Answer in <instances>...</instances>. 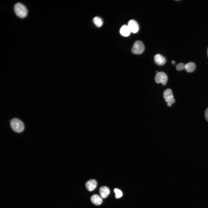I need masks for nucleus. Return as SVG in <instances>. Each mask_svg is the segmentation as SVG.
<instances>
[{"mask_svg": "<svg viewBox=\"0 0 208 208\" xmlns=\"http://www.w3.org/2000/svg\"><path fill=\"white\" fill-rule=\"evenodd\" d=\"M14 10L16 15L21 18L27 16L28 11L26 7L20 3H16L14 6Z\"/></svg>", "mask_w": 208, "mask_h": 208, "instance_id": "f257e3e1", "label": "nucleus"}, {"mask_svg": "<svg viewBox=\"0 0 208 208\" xmlns=\"http://www.w3.org/2000/svg\"><path fill=\"white\" fill-rule=\"evenodd\" d=\"M10 125L13 130L17 133L22 132L24 129V125L23 122L17 118L12 119L10 121Z\"/></svg>", "mask_w": 208, "mask_h": 208, "instance_id": "f03ea898", "label": "nucleus"}, {"mask_svg": "<svg viewBox=\"0 0 208 208\" xmlns=\"http://www.w3.org/2000/svg\"><path fill=\"white\" fill-rule=\"evenodd\" d=\"M144 46L141 41L137 40L135 42L131 49L132 52L135 54H140L143 52Z\"/></svg>", "mask_w": 208, "mask_h": 208, "instance_id": "7ed1b4c3", "label": "nucleus"}, {"mask_svg": "<svg viewBox=\"0 0 208 208\" xmlns=\"http://www.w3.org/2000/svg\"><path fill=\"white\" fill-rule=\"evenodd\" d=\"M155 79L157 83H161L163 85H165L167 82L168 77L165 73L162 72H160L157 73L156 75Z\"/></svg>", "mask_w": 208, "mask_h": 208, "instance_id": "20e7f679", "label": "nucleus"}, {"mask_svg": "<svg viewBox=\"0 0 208 208\" xmlns=\"http://www.w3.org/2000/svg\"><path fill=\"white\" fill-rule=\"evenodd\" d=\"M127 26L131 32L135 33L139 30V26L137 22L134 20H131L128 22Z\"/></svg>", "mask_w": 208, "mask_h": 208, "instance_id": "39448f33", "label": "nucleus"}, {"mask_svg": "<svg viewBox=\"0 0 208 208\" xmlns=\"http://www.w3.org/2000/svg\"><path fill=\"white\" fill-rule=\"evenodd\" d=\"M154 61L156 64L159 66H162L166 62L165 58L161 55L158 54L154 57Z\"/></svg>", "mask_w": 208, "mask_h": 208, "instance_id": "423d86ee", "label": "nucleus"}, {"mask_svg": "<svg viewBox=\"0 0 208 208\" xmlns=\"http://www.w3.org/2000/svg\"><path fill=\"white\" fill-rule=\"evenodd\" d=\"M97 185V182L94 179H91L87 181L86 184L87 189L89 191L93 190Z\"/></svg>", "mask_w": 208, "mask_h": 208, "instance_id": "0eeeda50", "label": "nucleus"}, {"mask_svg": "<svg viewBox=\"0 0 208 208\" xmlns=\"http://www.w3.org/2000/svg\"><path fill=\"white\" fill-rule=\"evenodd\" d=\"M99 192L101 197L103 198H106L110 193L109 188L105 186L101 187L99 189Z\"/></svg>", "mask_w": 208, "mask_h": 208, "instance_id": "6e6552de", "label": "nucleus"}, {"mask_svg": "<svg viewBox=\"0 0 208 208\" xmlns=\"http://www.w3.org/2000/svg\"><path fill=\"white\" fill-rule=\"evenodd\" d=\"M91 202L94 205H99L102 202V199L99 196L96 194L93 195L91 198Z\"/></svg>", "mask_w": 208, "mask_h": 208, "instance_id": "1a4fd4ad", "label": "nucleus"}, {"mask_svg": "<svg viewBox=\"0 0 208 208\" xmlns=\"http://www.w3.org/2000/svg\"><path fill=\"white\" fill-rule=\"evenodd\" d=\"M120 32L122 35L125 37L129 36L131 33L128 26L126 25H123L121 27Z\"/></svg>", "mask_w": 208, "mask_h": 208, "instance_id": "9d476101", "label": "nucleus"}, {"mask_svg": "<svg viewBox=\"0 0 208 208\" xmlns=\"http://www.w3.org/2000/svg\"><path fill=\"white\" fill-rule=\"evenodd\" d=\"M196 68V65L193 62H190L185 64V70L187 72L191 73L194 71Z\"/></svg>", "mask_w": 208, "mask_h": 208, "instance_id": "9b49d317", "label": "nucleus"}, {"mask_svg": "<svg viewBox=\"0 0 208 208\" xmlns=\"http://www.w3.org/2000/svg\"><path fill=\"white\" fill-rule=\"evenodd\" d=\"M93 21L94 24L97 27H100L103 25V22L102 19L99 17L96 16L94 18Z\"/></svg>", "mask_w": 208, "mask_h": 208, "instance_id": "f8f14e48", "label": "nucleus"}, {"mask_svg": "<svg viewBox=\"0 0 208 208\" xmlns=\"http://www.w3.org/2000/svg\"><path fill=\"white\" fill-rule=\"evenodd\" d=\"M173 95V93L172 90L170 88L166 89L163 93V97L164 99L170 97Z\"/></svg>", "mask_w": 208, "mask_h": 208, "instance_id": "ddd939ff", "label": "nucleus"}, {"mask_svg": "<svg viewBox=\"0 0 208 208\" xmlns=\"http://www.w3.org/2000/svg\"><path fill=\"white\" fill-rule=\"evenodd\" d=\"M164 99L167 103L170 104L171 105L173 104L175 102V100L174 98L173 95L165 99Z\"/></svg>", "mask_w": 208, "mask_h": 208, "instance_id": "4468645a", "label": "nucleus"}, {"mask_svg": "<svg viewBox=\"0 0 208 208\" xmlns=\"http://www.w3.org/2000/svg\"><path fill=\"white\" fill-rule=\"evenodd\" d=\"M114 191L115 194V197L116 198H119L122 196V193L120 190L115 188L114 189Z\"/></svg>", "mask_w": 208, "mask_h": 208, "instance_id": "2eb2a0df", "label": "nucleus"}, {"mask_svg": "<svg viewBox=\"0 0 208 208\" xmlns=\"http://www.w3.org/2000/svg\"><path fill=\"white\" fill-rule=\"evenodd\" d=\"M185 64L184 63H180L177 64L176 66V69L177 70H182L185 68Z\"/></svg>", "mask_w": 208, "mask_h": 208, "instance_id": "dca6fc26", "label": "nucleus"}, {"mask_svg": "<svg viewBox=\"0 0 208 208\" xmlns=\"http://www.w3.org/2000/svg\"><path fill=\"white\" fill-rule=\"evenodd\" d=\"M205 119L208 122V108H207L205 110Z\"/></svg>", "mask_w": 208, "mask_h": 208, "instance_id": "f3484780", "label": "nucleus"}, {"mask_svg": "<svg viewBox=\"0 0 208 208\" xmlns=\"http://www.w3.org/2000/svg\"><path fill=\"white\" fill-rule=\"evenodd\" d=\"M171 63L172 64H175V62L174 60H172L171 62Z\"/></svg>", "mask_w": 208, "mask_h": 208, "instance_id": "a211bd4d", "label": "nucleus"}, {"mask_svg": "<svg viewBox=\"0 0 208 208\" xmlns=\"http://www.w3.org/2000/svg\"><path fill=\"white\" fill-rule=\"evenodd\" d=\"M167 105L168 107H170L171 106V105L170 104L167 103Z\"/></svg>", "mask_w": 208, "mask_h": 208, "instance_id": "6ab92c4d", "label": "nucleus"}, {"mask_svg": "<svg viewBox=\"0 0 208 208\" xmlns=\"http://www.w3.org/2000/svg\"><path fill=\"white\" fill-rule=\"evenodd\" d=\"M207 54H208V50H207Z\"/></svg>", "mask_w": 208, "mask_h": 208, "instance_id": "aec40b11", "label": "nucleus"}]
</instances>
